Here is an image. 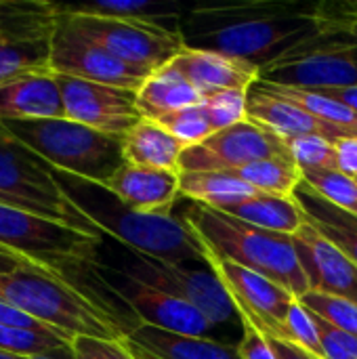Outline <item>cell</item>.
Instances as JSON below:
<instances>
[{
	"instance_id": "36",
	"label": "cell",
	"mask_w": 357,
	"mask_h": 359,
	"mask_svg": "<svg viewBox=\"0 0 357 359\" xmlns=\"http://www.w3.org/2000/svg\"><path fill=\"white\" fill-rule=\"evenodd\" d=\"M250 90H221L202 99L206 114L213 122L215 133L229 128L242 120H246V105H248Z\"/></svg>"
},
{
	"instance_id": "44",
	"label": "cell",
	"mask_w": 357,
	"mask_h": 359,
	"mask_svg": "<svg viewBox=\"0 0 357 359\" xmlns=\"http://www.w3.org/2000/svg\"><path fill=\"white\" fill-rule=\"evenodd\" d=\"M339 103H343L345 107L357 111V86H345V88H326V90H318Z\"/></svg>"
},
{
	"instance_id": "23",
	"label": "cell",
	"mask_w": 357,
	"mask_h": 359,
	"mask_svg": "<svg viewBox=\"0 0 357 359\" xmlns=\"http://www.w3.org/2000/svg\"><path fill=\"white\" fill-rule=\"evenodd\" d=\"M122 147L126 164L158 170H179V160L185 151V143L162 124L145 118L122 137Z\"/></svg>"
},
{
	"instance_id": "26",
	"label": "cell",
	"mask_w": 357,
	"mask_h": 359,
	"mask_svg": "<svg viewBox=\"0 0 357 359\" xmlns=\"http://www.w3.org/2000/svg\"><path fill=\"white\" fill-rule=\"evenodd\" d=\"M55 15H88V17H112V19H139L168 25V21H181L170 4L151 0H101L86 4H59L53 2ZM170 27V25H168Z\"/></svg>"
},
{
	"instance_id": "9",
	"label": "cell",
	"mask_w": 357,
	"mask_h": 359,
	"mask_svg": "<svg viewBox=\"0 0 357 359\" xmlns=\"http://www.w3.org/2000/svg\"><path fill=\"white\" fill-rule=\"evenodd\" d=\"M61 17H65L82 36L97 42L120 61L149 74L166 67L185 48L179 27L139 19H112L88 15Z\"/></svg>"
},
{
	"instance_id": "19",
	"label": "cell",
	"mask_w": 357,
	"mask_h": 359,
	"mask_svg": "<svg viewBox=\"0 0 357 359\" xmlns=\"http://www.w3.org/2000/svg\"><path fill=\"white\" fill-rule=\"evenodd\" d=\"M65 118L63 97L53 72H36L0 86V122Z\"/></svg>"
},
{
	"instance_id": "27",
	"label": "cell",
	"mask_w": 357,
	"mask_h": 359,
	"mask_svg": "<svg viewBox=\"0 0 357 359\" xmlns=\"http://www.w3.org/2000/svg\"><path fill=\"white\" fill-rule=\"evenodd\" d=\"M179 194L191 202L221 208L225 204L259 194L248 183L236 179L231 172H179Z\"/></svg>"
},
{
	"instance_id": "35",
	"label": "cell",
	"mask_w": 357,
	"mask_h": 359,
	"mask_svg": "<svg viewBox=\"0 0 357 359\" xmlns=\"http://www.w3.org/2000/svg\"><path fill=\"white\" fill-rule=\"evenodd\" d=\"M284 141L301 170H339V154L335 143L322 137H292Z\"/></svg>"
},
{
	"instance_id": "34",
	"label": "cell",
	"mask_w": 357,
	"mask_h": 359,
	"mask_svg": "<svg viewBox=\"0 0 357 359\" xmlns=\"http://www.w3.org/2000/svg\"><path fill=\"white\" fill-rule=\"evenodd\" d=\"M63 347H72V343L59 334L34 332V330H23V328L0 324V349L2 351L32 358V355H40L46 351L63 349Z\"/></svg>"
},
{
	"instance_id": "17",
	"label": "cell",
	"mask_w": 357,
	"mask_h": 359,
	"mask_svg": "<svg viewBox=\"0 0 357 359\" xmlns=\"http://www.w3.org/2000/svg\"><path fill=\"white\" fill-rule=\"evenodd\" d=\"M170 65L179 69L202 99L221 90H250L259 82L261 67L217 50L185 46Z\"/></svg>"
},
{
	"instance_id": "37",
	"label": "cell",
	"mask_w": 357,
	"mask_h": 359,
	"mask_svg": "<svg viewBox=\"0 0 357 359\" xmlns=\"http://www.w3.org/2000/svg\"><path fill=\"white\" fill-rule=\"evenodd\" d=\"M282 341H288L292 345H299L316 355L322 358V347H320V341H318V330H316V324L311 320V313L297 301L284 322V334H282ZM324 359V358H322Z\"/></svg>"
},
{
	"instance_id": "47",
	"label": "cell",
	"mask_w": 357,
	"mask_h": 359,
	"mask_svg": "<svg viewBox=\"0 0 357 359\" xmlns=\"http://www.w3.org/2000/svg\"><path fill=\"white\" fill-rule=\"evenodd\" d=\"M0 359H27L25 355H17V353H11V351H2L0 349Z\"/></svg>"
},
{
	"instance_id": "48",
	"label": "cell",
	"mask_w": 357,
	"mask_h": 359,
	"mask_svg": "<svg viewBox=\"0 0 357 359\" xmlns=\"http://www.w3.org/2000/svg\"><path fill=\"white\" fill-rule=\"evenodd\" d=\"M126 343H128V341H126ZM128 347H130V349H133V353H135V355H137V359H151V358H149V355H145V353H143V351H139V349H135V347H133V345H128Z\"/></svg>"
},
{
	"instance_id": "10",
	"label": "cell",
	"mask_w": 357,
	"mask_h": 359,
	"mask_svg": "<svg viewBox=\"0 0 357 359\" xmlns=\"http://www.w3.org/2000/svg\"><path fill=\"white\" fill-rule=\"evenodd\" d=\"M93 276L97 284L120 299L122 305L128 307L135 318H139L137 324H149L187 337H206L215 326L200 309L187 301L137 280L122 267L112 269L97 263L93 265Z\"/></svg>"
},
{
	"instance_id": "33",
	"label": "cell",
	"mask_w": 357,
	"mask_h": 359,
	"mask_svg": "<svg viewBox=\"0 0 357 359\" xmlns=\"http://www.w3.org/2000/svg\"><path fill=\"white\" fill-rule=\"evenodd\" d=\"M309 313L326 320L328 324L347 330L357 337V305L341 299V297H332V294H324V292H314L307 290L301 299H297Z\"/></svg>"
},
{
	"instance_id": "4",
	"label": "cell",
	"mask_w": 357,
	"mask_h": 359,
	"mask_svg": "<svg viewBox=\"0 0 357 359\" xmlns=\"http://www.w3.org/2000/svg\"><path fill=\"white\" fill-rule=\"evenodd\" d=\"M181 219L196 233L206 257L225 259L261 273L290 290L297 299L309 290L292 236L250 225L200 202H191Z\"/></svg>"
},
{
	"instance_id": "2",
	"label": "cell",
	"mask_w": 357,
	"mask_h": 359,
	"mask_svg": "<svg viewBox=\"0 0 357 359\" xmlns=\"http://www.w3.org/2000/svg\"><path fill=\"white\" fill-rule=\"evenodd\" d=\"M50 175L63 194L101 229V233H109L130 252L170 265H208L204 246L183 219L173 217L170 212L133 210L99 183L57 168H50Z\"/></svg>"
},
{
	"instance_id": "1",
	"label": "cell",
	"mask_w": 357,
	"mask_h": 359,
	"mask_svg": "<svg viewBox=\"0 0 357 359\" xmlns=\"http://www.w3.org/2000/svg\"><path fill=\"white\" fill-rule=\"evenodd\" d=\"M324 2L246 0L194 6L179 32L189 48L217 50L265 67L324 27Z\"/></svg>"
},
{
	"instance_id": "43",
	"label": "cell",
	"mask_w": 357,
	"mask_h": 359,
	"mask_svg": "<svg viewBox=\"0 0 357 359\" xmlns=\"http://www.w3.org/2000/svg\"><path fill=\"white\" fill-rule=\"evenodd\" d=\"M267 341L278 359H322L320 355H316L299 345H292L288 341H278V339H267Z\"/></svg>"
},
{
	"instance_id": "50",
	"label": "cell",
	"mask_w": 357,
	"mask_h": 359,
	"mask_svg": "<svg viewBox=\"0 0 357 359\" xmlns=\"http://www.w3.org/2000/svg\"><path fill=\"white\" fill-rule=\"evenodd\" d=\"M356 181H357V179H356Z\"/></svg>"
},
{
	"instance_id": "49",
	"label": "cell",
	"mask_w": 357,
	"mask_h": 359,
	"mask_svg": "<svg viewBox=\"0 0 357 359\" xmlns=\"http://www.w3.org/2000/svg\"><path fill=\"white\" fill-rule=\"evenodd\" d=\"M145 355H147V353H145Z\"/></svg>"
},
{
	"instance_id": "18",
	"label": "cell",
	"mask_w": 357,
	"mask_h": 359,
	"mask_svg": "<svg viewBox=\"0 0 357 359\" xmlns=\"http://www.w3.org/2000/svg\"><path fill=\"white\" fill-rule=\"evenodd\" d=\"M246 120L257 122L271 133H276L282 139L292 137H322L330 143H339L341 139H349L347 130L297 107L290 101H284L259 84H255L248 93V105H246Z\"/></svg>"
},
{
	"instance_id": "29",
	"label": "cell",
	"mask_w": 357,
	"mask_h": 359,
	"mask_svg": "<svg viewBox=\"0 0 357 359\" xmlns=\"http://www.w3.org/2000/svg\"><path fill=\"white\" fill-rule=\"evenodd\" d=\"M261 88H265L267 93L295 103L297 107L347 130L349 135L357 137V111L345 107L343 103L318 93V90H303V88H292V86H280V84H269V82H257Z\"/></svg>"
},
{
	"instance_id": "31",
	"label": "cell",
	"mask_w": 357,
	"mask_h": 359,
	"mask_svg": "<svg viewBox=\"0 0 357 359\" xmlns=\"http://www.w3.org/2000/svg\"><path fill=\"white\" fill-rule=\"evenodd\" d=\"M303 181L309 183L324 200L357 217V181L341 170H303Z\"/></svg>"
},
{
	"instance_id": "21",
	"label": "cell",
	"mask_w": 357,
	"mask_h": 359,
	"mask_svg": "<svg viewBox=\"0 0 357 359\" xmlns=\"http://www.w3.org/2000/svg\"><path fill=\"white\" fill-rule=\"evenodd\" d=\"M126 341L151 359H242L238 345H225L208 337H187L149 324H133Z\"/></svg>"
},
{
	"instance_id": "14",
	"label": "cell",
	"mask_w": 357,
	"mask_h": 359,
	"mask_svg": "<svg viewBox=\"0 0 357 359\" xmlns=\"http://www.w3.org/2000/svg\"><path fill=\"white\" fill-rule=\"evenodd\" d=\"M122 269L162 292L187 301L213 324H227L238 318L229 294L208 265L202 269H189L187 265H170L133 252V263Z\"/></svg>"
},
{
	"instance_id": "16",
	"label": "cell",
	"mask_w": 357,
	"mask_h": 359,
	"mask_svg": "<svg viewBox=\"0 0 357 359\" xmlns=\"http://www.w3.org/2000/svg\"><path fill=\"white\" fill-rule=\"evenodd\" d=\"M309 290L347 299L357 305V265L328 238L305 223L292 236Z\"/></svg>"
},
{
	"instance_id": "46",
	"label": "cell",
	"mask_w": 357,
	"mask_h": 359,
	"mask_svg": "<svg viewBox=\"0 0 357 359\" xmlns=\"http://www.w3.org/2000/svg\"><path fill=\"white\" fill-rule=\"evenodd\" d=\"M27 359H74V351L72 347H63V349H55V351H46L40 355H32Z\"/></svg>"
},
{
	"instance_id": "13",
	"label": "cell",
	"mask_w": 357,
	"mask_h": 359,
	"mask_svg": "<svg viewBox=\"0 0 357 359\" xmlns=\"http://www.w3.org/2000/svg\"><path fill=\"white\" fill-rule=\"evenodd\" d=\"M50 72L57 76L80 78L128 90H139L151 76L149 72L120 61L103 46L82 36L61 15H57V23L50 36Z\"/></svg>"
},
{
	"instance_id": "5",
	"label": "cell",
	"mask_w": 357,
	"mask_h": 359,
	"mask_svg": "<svg viewBox=\"0 0 357 359\" xmlns=\"http://www.w3.org/2000/svg\"><path fill=\"white\" fill-rule=\"evenodd\" d=\"M324 27L274 63L259 80L303 90L357 86V2H324Z\"/></svg>"
},
{
	"instance_id": "41",
	"label": "cell",
	"mask_w": 357,
	"mask_h": 359,
	"mask_svg": "<svg viewBox=\"0 0 357 359\" xmlns=\"http://www.w3.org/2000/svg\"><path fill=\"white\" fill-rule=\"evenodd\" d=\"M0 324L2 326H13V328H23V330H34V332H46V334H59L55 330H50L48 326L40 324L38 320L29 318L27 313L19 311L17 307L0 301ZM61 337V334H59ZM65 339V337H63ZM67 341V339H65Z\"/></svg>"
},
{
	"instance_id": "30",
	"label": "cell",
	"mask_w": 357,
	"mask_h": 359,
	"mask_svg": "<svg viewBox=\"0 0 357 359\" xmlns=\"http://www.w3.org/2000/svg\"><path fill=\"white\" fill-rule=\"evenodd\" d=\"M36 72H50V38L0 40V86Z\"/></svg>"
},
{
	"instance_id": "20",
	"label": "cell",
	"mask_w": 357,
	"mask_h": 359,
	"mask_svg": "<svg viewBox=\"0 0 357 359\" xmlns=\"http://www.w3.org/2000/svg\"><path fill=\"white\" fill-rule=\"evenodd\" d=\"M179 170L124 164L105 185L122 204L139 212H170L179 194Z\"/></svg>"
},
{
	"instance_id": "42",
	"label": "cell",
	"mask_w": 357,
	"mask_h": 359,
	"mask_svg": "<svg viewBox=\"0 0 357 359\" xmlns=\"http://www.w3.org/2000/svg\"><path fill=\"white\" fill-rule=\"evenodd\" d=\"M339 154V170L357 179V137L341 139L337 143Z\"/></svg>"
},
{
	"instance_id": "3",
	"label": "cell",
	"mask_w": 357,
	"mask_h": 359,
	"mask_svg": "<svg viewBox=\"0 0 357 359\" xmlns=\"http://www.w3.org/2000/svg\"><path fill=\"white\" fill-rule=\"evenodd\" d=\"M0 301L59 332L69 343L78 337L105 341L126 339V328L109 305L93 292L36 265L0 276Z\"/></svg>"
},
{
	"instance_id": "11",
	"label": "cell",
	"mask_w": 357,
	"mask_h": 359,
	"mask_svg": "<svg viewBox=\"0 0 357 359\" xmlns=\"http://www.w3.org/2000/svg\"><path fill=\"white\" fill-rule=\"evenodd\" d=\"M206 263L229 294L238 320L255 326L265 339L282 341L284 322L297 303V297L274 280L238 263L215 257H206Z\"/></svg>"
},
{
	"instance_id": "39",
	"label": "cell",
	"mask_w": 357,
	"mask_h": 359,
	"mask_svg": "<svg viewBox=\"0 0 357 359\" xmlns=\"http://www.w3.org/2000/svg\"><path fill=\"white\" fill-rule=\"evenodd\" d=\"M72 351H74V359H137L126 339L105 341V339L78 337L72 341Z\"/></svg>"
},
{
	"instance_id": "24",
	"label": "cell",
	"mask_w": 357,
	"mask_h": 359,
	"mask_svg": "<svg viewBox=\"0 0 357 359\" xmlns=\"http://www.w3.org/2000/svg\"><path fill=\"white\" fill-rule=\"evenodd\" d=\"M200 101H202L200 93L170 63L154 72L137 90V109L141 118L154 120V122H158L160 118L173 111L196 105Z\"/></svg>"
},
{
	"instance_id": "32",
	"label": "cell",
	"mask_w": 357,
	"mask_h": 359,
	"mask_svg": "<svg viewBox=\"0 0 357 359\" xmlns=\"http://www.w3.org/2000/svg\"><path fill=\"white\" fill-rule=\"evenodd\" d=\"M158 124H162L170 135H175L181 143H185V147L198 145L202 141H206L210 135H215L213 122L206 114L204 103H196L189 105L185 109L173 111L164 118L158 120Z\"/></svg>"
},
{
	"instance_id": "38",
	"label": "cell",
	"mask_w": 357,
	"mask_h": 359,
	"mask_svg": "<svg viewBox=\"0 0 357 359\" xmlns=\"http://www.w3.org/2000/svg\"><path fill=\"white\" fill-rule=\"evenodd\" d=\"M324 359H357V337L311 313Z\"/></svg>"
},
{
	"instance_id": "28",
	"label": "cell",
	"mask_w": 357,
	"mask_h": 359,
	"mask_svg": "<svg viewBox=\"0 0 357 359\" xmlns=\"http://www.w3.org/2000/svg\"><path fill=\"white\" fill-rule=\"evenodd\" d=\"M229 172L236 179L255 187L257 191L271 196H292L299 183L303 181V170L290 156L257 160Z\"/></svg>"
},
{
	"instance_id": "7",
	"label": "cell",
	"mask_w": 357,
	"mask_h": 359,
	"mask_svg": "<svg viewBox=\"0 0 357 359\" xmlns=\"http://www.w3.org/2000/svg\"><path fill=\"white\" fill-rule=\"evenodd\" d=\"M99 246L101 238L0 204V248L72 284L99 263Z\"/></svg>"
},
{
	"instance_id": "40",
	"label": "cell",
	"mask_w": 357,
	"mask_h": 359,
	"mask_svg": "<svg viewBox=\"0 0 357 359\" xmlns=\"http://www.w3.org/2000/svg\"><path fill=\"white\" fill-rule=\"evenodd\" d=\"M242 328H244V337L238 345L242 359H278L269 341L255 326H250L248 322H242Z\"/></svg>"
},
{
	"instance_id": "15",
	"label": "cell",
	"mask_w": 357,
	"mask_h": 359,
	"mask_svg": "<svg viewBox=\"0 0 357 359\" xmlns=\"http://www.w3.org/2000/svg\"><path fill=\"white\" fill-rule=\"evenodd\" d=\"M57 76V74H55ZM65 118L93 130L124 137L143 118L137 109V90L57 76Z\"/></svg>"
},
{
	"instance_id": "45",
	"label": "cell",
	"mask_w": 357,
	"mask_h": 359,
	"mask_svg": "<svg viewBox=\"0 0 357 359\" xmlns=\"http://www.w3.org/2000/svg\"><path fill=\"white\" fill-rule=\"evenodd\" d=\"M25 265H32V263H27V261H23L21 257H17V255L8 252V250H4V248H0V276L13 273V271L25 267Z\"/></svg>"
},
{
	"instance_id": "8",
	"label": "cell",
	"mask_w": 357,
	"mask_h": 359,
	"mask_svg": "<svg viewBox=\"0 0 357 359\" xmlns=\"http://www.w3.org/2000/svg\"><path fill=\"white\" fill-rule=\"evenodd\" d=\"M0 204L40 215L82 233L101 238V229L63 194L50 166L17 141L0 122Z\"/></svg>"
},
{
	"instance_id": "6",
	"label": "cell",
	"mask_w": 357,
	"mask_h": 359,
	"mask_svg": "<svg viewBox=\"0 0 357 359\" xmlns=\"http://www.w3.org/2000/svg\"><path fill=\"white\" fill-rule=\"evenodd\" d=\"M2 124L50 168L103 187L126 164L122 137L93 130L67 118L13 120Z\"/></svg>"
},
{
	"instance_id": "22",
	"label": "cell",
	"mask_w": 357,
	"mask_h": 359,
	"mask_svg": "<svg viewBox=\"0 0 357 359\" xmlns=\"http://www.w3.org/2000/svg\"><path fill=\"white\" fill-rule=\"evenodd\" d=\"M292 198L303 210L305 223L337 244L357 265V217L324 200L309 183L301 181Z\"/></svg>"
},
{
	"instance_id": "12",
	"label": "cell",
	"mask_w": 357,
	"mask_h": 359,
	"mask_svg": "<svg viewBox=\"0 0 357 359\" xmlns=\"http://www.w3.org/2000/svg\"><path fill=\"white\" fill-rule=\"evenodd\" d=\"M286 156L290 151L282 137L257 122L242 120L198 145L185 147L179 160V172H229L257 160Z\"/></svg>"
},
{
	"instance_id": "25",
	"label": "cell",
	"mask_w": 357,
	"mask_h": 359,
	"mask_svg": "<svg viewBox=\"0 0 357 359\" xmlns=\"http://www.w3.org/2000/svg\"><path fill=\"white\" fill-rule=\"evenodd\" d=\"M217 210L236 217L240 221H246L250 225L286 233V236H295L305 225L303 210L292 196H271L259 191L244 200L225 204Z\"/></svg>"
}]
</instances>
